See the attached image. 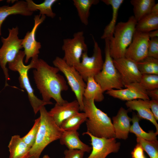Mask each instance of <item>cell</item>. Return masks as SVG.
<instances>
[{"mask_svg":"<svg viewBox=\"0 0 158 158\" xmlns=\"http://www.w3.org/2000/svg\"><path fill=\"white\" fill-rule=\"evenodd\" d=\"M46 16L40 14L35 16L34 24L30 31H28L22 39V45L25 54V63H27L31 58L38 55L41 44L35 38V34L39 26L45 20Z\"/></svg>","mask_w":158,"mask_h":158,"instance_id":"obj_13","label":"cell"},{"mask_svg":"<svg viewBox=\"0 0 158 158\" xmlns=\"http://www.w3.org/2000/svg\"><path fill=\"white\" fill-rule=\"evenodd\" d=\"M40 121V118L35 120L34 124L28 133L22 138L24 141L30 147L34 145L36 138L39 129Z\"/></svg>","mask_w":158,"mask_h":158,"instance_id":"obj_33","label":"cell"},{"mask_svg":"<svg viewBox=\"0 0 158 158\" xmlns=\"http://www.w3.org/2000/svg\"><path fill=\"white\" fill-rule=\"evenodd\" d=\"M57 0H45L40 4L35 3L32 0H26L27 8L29 11L33 12L37 10L40 11V14L44 15L51 18L56 16L52 11L53 5L57 1Z\"/></svg>","mask_w":158,"mask_h":158,"instance_id":"obj_26","label":"cell"},{"mask_svg":"<svg viewBox=\"0 0 158 158\" xmlns=\"http://www.w3.org/2000/svg\"><path fill=\"white\" fill-rule=\"evenodd\" d=\"M140 118L135 113H133L131 121L132 124L130 126L129 132L135 134L136 136H139L148 141L157 140V136L158 133L151 130L148 133L144 131L139 125V121Z\"/></svg>","mask_w":158,"mask_h":158,"instance_id":"obj_28","label":"cell"},{"mask_svg":"<svg viewBox=\"0 0 158 158\" xmlns=\"http://www.w3.org/2000/svg\"><path fill=\"white\" fill-rule=\"evenodd\" d=\"M147 56L158 59V37L150 39Z\"/></svg>","mask_w":158,"mask_h":158,"instance_id":"obj_34","label":"cell"},{"mask_svg":"<svg viewBox=\"0 0 158 158\" xmlns=\"http://www.w3.org/2000/svg\"><path fill=\"white\" fill-rule=\"evenodd\" d=\"M33 12L29 11L26 1H17L11 6L5 5L0 6V36L1 35L2 23L9 16L19 14L25 16H31Z\"/></svg>","mask_w":158,"mask_h":158,"instance_id":"obj_20","label":"cell"},{"mask_svg":"<svg viewBox=\"0 0 158 158\" xmlns=\"http://www.w3.org/2000/svg\"><path fill=\"white\" fill-rule=\"evenodd\" d=\"M59 71L57 68L49 65L42 59H39L33 71L34 80L42 100L50 104H53L50 101L51 98L59 104L67 101L63 99L61 93L67 90L68 87L64 78L58 73Z\"/></svg>","mask_w":158,"mask_h":158,"instance_id":"obj_1","label":"cell"},{"mask_svg":"<svg viewBox=\"0 0 158 158\" xmlns=\"http://www.w3.org/2000/svg\"><path fill=\"white\" fill-rule=\"evenodd\" d=\"M136 141L140 144L150 158H158V142L157 140L148 141L136 136Z\"/></svg>","mask_w":158,"mask_h":158,"instance_id":"obj_31","label":"cell"},{"mask_svg":"<svg viewBox=\"0 0 158 158\" xmlns=\"http://www.w3.org/2000/svg\"><path fill=\"white\" fill-rule=\"evenodd\" d=\"M83 111L87 117V132L98 138H115L111 120L107 114L97 107L93 99L83 97Z\"/></svg>","mask_w":158,"mask_h":158,"instance_id":"obj_2","label":"cell"},{"mask_svg":"<svg viewBox=\"0 0 158 158\" xmlns=\"http://www.w3.org/2000/svg\"><path fill=\"white\" fill-rule=\"evenodd\" d=\"M150 109L154 118L158 120V100L152 99L149 100Z\"/></svg>","mask_w":158,"mask_h":158,"instance_id":"obj_37","label":"cell"},{"mask_svg":"<svg viewBox=\"0 0 158 158\" xmlns=\"http://www.w3.org/2000/svg\"><path fill=\"white\" fill-rule=\"evenodd\" d=\"M102 1L107 5H110L112 9V16L109 23L106 26L102 35V39H110L113 35L116 25L118 11L120 7L124 2L123 0H102Z\"/></svg>","mask_w":158,"mask_h":158,"instance_id":"obj_22","label":"cell"},{"mask_svg":"<svg viewBox=\"0 0 158 158\" xmlns=\"http://www.w3.org/2000/svg\"><path fill=\"white\" fill-rule=\"evenodd\" d=\"M86 82L87 84L83 93V97L87 99H93L95 102L102 101L104 97V92L94 77L88 78Z\"/></svg>","mask_w":158,"mask_h":158,"instance_id":"obj_23","label":"cell"},{"mask_svg":"<svg viewBox=\"0 0 158 158\" xmlns=\"http://www.w3.org/2000/svg\"><path fill=\"white\" fill-rule=\"evenodd\" d=\"M141 145L137 143L131 152L132 158H147Z\"/></svg>","mask_w":158,"mask_h":158,"instance_id":"obj_36","label":"cell"},{"mask_svg":"<svg viewBox=\"0 0 158 158\" xmlns=\"http://www.w3.org/2000/svg\"><path fill=\"white\" fill-rule=\"evenodd\" d=\"M137 21L133 16L125 22L116 25L113 37L109 39V52L113 59L125 57L127 49L131 43Z\"/></svg>","mask_w":158,"mask_h":158,"instance_id":"obj_5","label":"cell"},{"mask_svg":"<svg viewBox=\"0 0 158 158\" xmlns=\"http://www.w3.org/2000/svg\"><path fill=\"white\" fill-rule=\"evenodd\" d=\"M80 110V106L76 99L61 104L56 103L48 113L55 123L60 127L64 121L79 112Z\"/></svg>","mask_w":158,"mask_h":158,"instance_id":"obj_16","label":"cell"},{"mask_svg":"<svg viewBox=\"0 0 158 158\" xmlns=\"http://www.w3.org/2000/svg\"><path fill=\"white\" fill-rule=\"evenodd\" d=\"M158 13V4H156L153 6L152 8L151 12Z\"/></svg>","mask_w":158,"mask_h":158,"instance_id":"obj_40","label":"cell"},{"mask_svg":"<svg viewBox=\"0 0 158 158\" xmlns=\"http://www.w3.org/2000/svg\"><path fill=\"white\" fill-rule=\"evenodd\" d=\"M105 58L102 69L94 79L104 92L112 89L119 90L124 87L121 76L114 64L109 52V40H105Z\"/></svg>","mask_w":158,"mask_h":158,"instance_id":"obj_6","label":"cell"},{"mask_svg":"<svg viewBox=\"0 0 158 158\" xmlns=\"http://www.w3.org/2000/svg\"><path fill=\"white\" fill-rule=\"evenodd\" d=\"M42 158H50V157L48 154H45L43 156Z\"/></svg>","mask_w":158,"mask_h":158,"instance_id":"obj_41","label":"cell"},{"mask_svg":"<svg viewBox=\"0 0 158 158\" xmlns=\"http://www.w3.org/2000/svg\"><path fill=\"white\" fill-rule=\"evenodd\" d=\"M135 18L138 22L150 13L152 7L155 4L154 0H131Z\"/></svg>","mask_w":158,"mask_h":158,"instance_id":"obj_24","label":"cell"},{"mask_svg":"<svg viewBox=\"0 0 158 158\" xmlns=\"http://www.w3.org/2000/svg\"><path fill=\"white\" fill-rule=\"evenodd\" d=\"M128 111L121 107L117 115L112 117L115 138L126 140L128 137L131 121V118L128 115Z\"/></svg>","mask_w":158,"mask_h":158,"instance_id":"obj_17","label":"cell"},{"mask_svg":"<svg viewBox=\"0 0 158 158\" xmlns=\"http://www.w3.org/2000/svg\"><path fill=\"white\" fill-rule=\"evenodd\" d=\"M150 39L148 33L135 30L132 42L126 49L125 57L135 62L146 57Z\"/></svg>","mask_w":158,"mask_h":158,"instance_id":"obj_12","label":"cell"},{"mask_svg":"<svg viewBox=\"0 0 158 158\" xmlns=\"http://www.w3.org/2000/svg\"><path fill=\"white\" fill-rule=\"evenodd\" d=\"M139 83L146 90L158 88V75L142 74Z\"/></svg>","mask_w":158,"mask_h":158,"instance_id":"obj_32","label":"cell"},{"mask_svg":"<svg viewBox=\"0 0 158 158\" xmlns=\"http://www.w3.org/2000/svg\"><path fill=\"white\" fill-rule=\"evenodd\" d=\"M25 56L24 51L20 50L15 59L8 63V68L12 71L18 73L20 86L26 91L29 101L35 114L39 111L42 107L50 104L39 99L35 95L34 90L30 84L28 78V71L31 68L35 69L36 67L39 59L38 56L32 58L30 63L28 65H25L23 62Z\"/></svg>","mask_w":158,"mask_h":158,"instance_id":"obj_4","label":"cell"},{"mask_svg":"<svg viewBox=\"0 0 158 158\" xmlns=\"http://www.w3.org/2000/svg\"><path fill=\"white\" fill-rule=\"evenodd\" d=\"M8 147L10 153L9 158H29L31 147L19 135L12 136Z\"/></svg>","mask_w":158,"mask_h":158,"instance_id":"obj_21","label":"cell"},{"mask_svg":"<svg viewBox=\"0 0 158 158\" xmlns=\"http://www.w3.org/2000/svg\"><path fill=\"white\" fill-rule=\"evenodd\" d=\"M40 123L35 142L30 149L29 158H40L44 148L59 139L63 131L55 123L44 106L40 110Z\"/></svg>","mask_w":158,"mask_h":158,"instance_id":"obj_3","label":"cell"},{"mask_svg":"<svg viewBox=\"0 0 158 158\" xmlns=\"http://www.w3.org/2000/svg\"><path fill=\"white\" fill-rule=\"evenodd\" d=\"M147 94L149 97L152 99L158 100V88L147 90Z\"/></svg>","mask_w":158,"mask_h":158,"instance_id":"obj_38","label":"cell"},{"mask_svg":"<svg viewBox=\"0 0 158 158\" xmlns=\"http://www.w3.org/2000/svg\"><path fill=\"white\" fill-rule=\"evenodd\" d=\"M9 34L6 38H1L2 45L0 48V66L2 69L5 78V87L8 85L7 81L10 80L8 70L6 67L7 63L13 61L23 48L22 39L19 38L18 27L8 29Z\"/></svg>","mask_w":158,"mask_h":158,"instance_id":"obj_7","label":"cell"},{"mask_svg":"<svg viewBox=\"0 0 158 158\" xmlns=\"http://www.w3.org/2000/svg\"><path fill=\"white\" fill-rule=\"evenodd\" d=\"M84 153L80 150L68 149L64 150L63 158H83Z\"/></svg>","mask_w":158,"mask_h":158,"instance_id":"obj_35","label":"cell"},{"mask_svg":"<svg viewBox=\"0 0 158 158\" xmlns=\"http://www.w3.org/2000/svg\"><path fill=\"white\" fill-rule=\"evenodd\" d=\"M125 89H112L106 94L113 97L127 101L141 99L150 100L147 90L139 83L135 82L124 85Z\"/></svg>","mask_w":158,"mask_h":158,"instance_id":"obj_15","label":"cell"},{"mask_svg":"<svg viewBox=\"0 0 158 158\" xmlns=\"http://www.w3.org/2000/svg\"><path fill=\"white\" fill-rule=\"evenodd\" d=\"M158 29V13L151 12L137 22L135 30L144 33Z\"/></svg>","mask_w":158,"mask_h":158,"instance_id":"obj_27","label":"cell"},{"mask_svg":"<svg viewBox=\"0 0 158 158\" xmlns=\"http://www.w3.org/2000/svg\"><path fill=\"white\" fill-rule=\"evenodd\" d=\"M113 61L124 86L133 83H139L142 74L135 62L125 57L113 59Z\"/></svg>","mask_w":158,"mask_h":158,"instance_id":"obj_14","label":"cell"},{"mask_svg":"<svg viewBox=\"0 0 158 158\" xmlns=\"http://www.w3.org/2000/svg\"><path fill=\"white\" fill-rule=\"evenodd\" d=\"M73 4L76 8L81 22L87 25L88 24L90 11L92 6L97 4L98 0H73Z\"/></svg>","mask_w":158,"mask_h":158,"instance_id":"obj_25","label":"cell"},{"mask_svg":"<svg viewBox=\"0 0 158 158\" xmlns=\"http://www.w3.org/2000/svg\"><path fill=\"white\" fill-rule=\"evenodd\" d=\"M77 130H63L59 139L60 144L65 145L68 149L78 150L90 153L92 147L80 139Z\"/></svg>","mask_w":158,"mask_h":158,"instance_id":"obj_18","label":"cell"},{"mask_svg":"<svg viewBox=\"0 0 158 158\" xmlns=\"http://www.w3.org/2000/svg\"><path fill=\"white\" fill-rule=\"evenodd\" d=\"M150 38L158 37V30L150 32L148 33Z\"/></svg>","mask_w":158,"mask_h":158,"instance_id":"obj_39","label":"cell"},{"mask_svg":"<svg viewBox=\"0 0 158 158\" xmlns=\"http://www.w3.org/2000/svg\"><path fill=\"white\" fill-rule=\"evenodd\" d=\"M136 63L142 74L158 75V59L147 56L142 60Z\"/></svg>","mask_w":158,"mask_h":158,"instance_id":"obj_30","label":"cell"},{"mask_svg":"<svg viewBox=\"0 0 158 158\" xmlns=\"http://www.w3.org/2000/svg\"><path fill=\"white\" fill-rule=\"evenodd\" d=\"M149 100L135 99L127 101L126 105L129 110L136 111L137 115L140 119H146L152 123L155 126L156 132L158 133V124L150 109Z\"/></svg>","mask_w":158,"mask_h":158,"instance_id":"obj_19","label":"cell"},{"mask_svg":"<svg viewBox=\"0 0 158 158\" xmlns=\"http://www.w3.org/2000/svg\"><path fill=\"white\" fill-rule=\"evenodd\" d=\"M85 134L90 136L92 146L91 153L86 158H106L110 154L116 153L119 150L120 143L116 142L115 138H98L87 131L83 133Z\"/></svg>","mask_w":158,"mask_h":158,"instance_id":"obj_11","label":"cell"},{"mask_svg":"<svg viewBox=\"0 0 158 158\" xmlns=\"http://www.w3.org/2000/svg\"><path fill=\"white\" fill-rule=\"evenodd\" d=\"M53 63L64 75L79 104L80 111H83V94L86 84L82 77L73 66L68 64L63 58L56 57Z\"/></svg>","mask_w":158,"mask_h":158,"instance_id":"obj_8","label":"cell"},{"mask_svg":"<svg viewBox=\"0 0 158 158\" xmlns=\"http://www.w3.org/2000/svg\"><path fill=\"white\" fill-rule=\"evenodd\" d=\"M87 118V115L84 112H79L64 121L60 127L63 130H77Z\"/></svg>","mask_w":158,"mask_h":158,"instance_id":"obj_29","label":"cell"},{"mask_svg":"<svg viewBox=\"0 0 158 158\" xmlns=\"http://www.w3.org/2000/svg\"><path fill=\"white\" fill-rule=\"evenodd\" d=\"M92 37L94 42L92 55L89 56L87 51L84 52L81 57L82 61L73 66L85 82L88 78L94 77L101 71L104 62L101 49L93 36Z\"/></svg>","mask_w":158,"mask_h":158,"instance_id":"obj_9","label":"cell"},{"mask_svg":"<svg viewBox=\"0 0 158 158\" xmlns=\"http://www.w3.org/2000/svg\"><path fill=\"white\" fill-rule=\"evenodd\" d=\"M62 49L64 53L63 59L68 64L74 66L78 64L83 54L88 50L83 32L75 33L72 38L64 39Z\"/></svg>","mask_w":158,"mask_h":158,"instance_id":"obj_10","label":"cell"}]
</instances>
